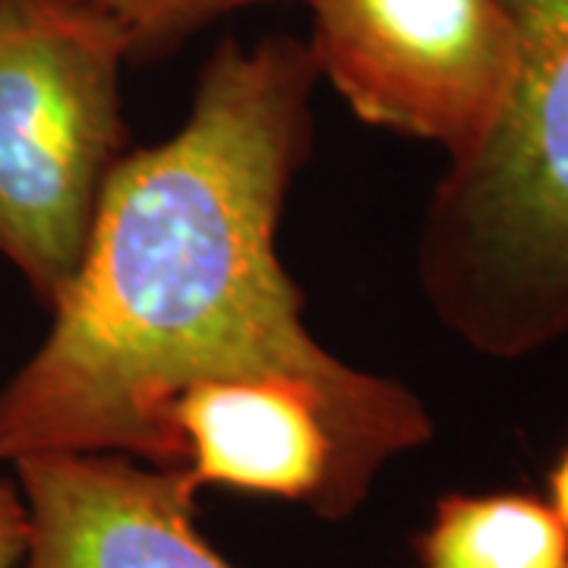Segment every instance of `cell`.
<instances>
[{
    "instance_id": "1",
    "label": "cell",
    "mask_w": 568,
    "mask_h": 568,
    "mask_svg": "<svg viewBox=\"0 0 568 568\" xmlns=\"http://www.w3.org/2000/svg\"><path fill=\"white\" fill-rule=\"evenodd\" d=\"M316 80L306 41H227L181 130L118 162L51 332L0 388V462L73 452L178 467L164 414L186 388L364 379L313 338L278 256Z\"/></svg>"
},
{
    "instance_id": "2",
    "label": "cell",
    "mask_w": 568,
    "mask_h": 568,
    "mask_svg": "<svg viewBox=\"0 0 568 568\" xmlns=\"http://www.w3.org/2000/svg\"><path fill=\"white\" fill-rule=\"evenodd\" d=\"M511 80L499 114L448 159L417 272L470 351L518 361L568 335V0H499Z\"/></svg>"
},
{
    "instance_id": "3",
    "label": "cell",
    "mask_w": 568,
    "mask_h": 568,
    "mask_svg": "<svg viewBox=\"0 0 568 568\" xmlns=\"http://www.w3.org/2000/svg\"><path fill=\"white\" fill-rule=\"evenodd\" d=\"M123 61L118 26L73 0H0V256L48 306L123 159Z\"/></svg>"
},
{
    "instance_id": "4",
    "label": "cell",
    "mask_w": 568,
    "mask_h": 568,
    "mask_svg": "<svg viewBox=\"0 0 568 568\" xmlns=\"http://www.w3.org/2000/svg\"><path fill=\"white\" fill-rule=\"evenodd\" d=\"M306 51L361 121L467 152L511 80L499 0H313Z\"/></svg>"
},
{
    "instance_id": "5",
    "label": "cell",
    "mask_w": 568,
    "mask_h": 568,
    "mask_svg": "<svg viewBox=\"0 0 568 568\" xmlns=\"http://www.w3.org/2000/svg\"><path fill=\"white\" fill-rule=\"evenodd\" d=\"M26 506L22 568H237L196 528L183 467L48 452L13 462Z\"/></svg>"
},
{
    "instance_id": "6",
    "label": "cell",
    "mask_w": 568,
    "mask_h": 568,
    "mask_svg": "<svg viewBox=\"0 0 568 568\" xmlns=\"http://www.w3.org/2000/svg\"><path fill=\"white\" fill-rule=\"evenodd\" d=\"M420 568H568V530L528 493L443 496L417 537Z\"/></svg>"
},
{
    "instance_id": "7",
    "label": "cell",
    "mask_w": 568,
    "mask_h": 568,
    "mask_svg": "<svg viewBox=\"0 0 568 568\" xmlns=\"http://www.w3.org/2000/svg\"><path fill=\"white\" fill-rule=\"evenodd\" d=\"M118 26L133 58H155L200 29L263 3H313V0H73Z\"/></svg>"
},
{
    "instance_id": "8",
    "label": "cell",
    "mask_w": 568,
    "mask_h": 568,
    "mask_svg": "<svg viewBox=\"0 0 568 568\" xmlns=\"http://www.w3.org/2000/svg\"><path fill=\"white\" fill-rule=\"evenodd\" d=\"M26 556V506L17 484L0 480V568H20Z\"/></svg>"
},
{
    "instance_id": "9",
    "label": "cell",
    "mask_w": 568,
    "mask_h": 568,
    "mask_svg": "<svg viewBox=\"0 0 568 568\" xmlns=\"http://www.w3.org/2000/svg\"><path fill=\"white\" fill-rule=\"evenodd\" d=\"M549 508L568 530V448L559 455L556 467L549 470Z\"/></svg>"
}]
</instances>
